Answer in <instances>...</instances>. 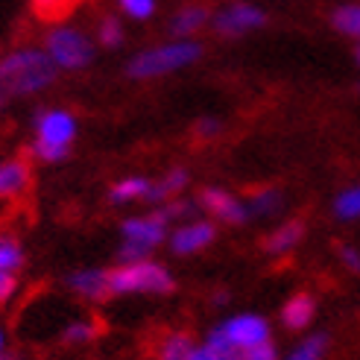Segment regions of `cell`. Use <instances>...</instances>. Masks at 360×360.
Masks as SVG:
<instances>
[{"label":"cell","mask_w":360,"mask_h":360,"mask_svg":"<svg viewBox=\"0 0 360 360\" xmlns=\"http://www.w3.org/2000/svg\"><path fill=\"white\" fill-rule=\"evenodd\" d=\"M340 258H343V264L349 269H354V273H360V252L352 249V246H340Z\"/></svg>","instance_id":"obj_32"},{"label":"cell","mask_w":360,"mask_h":360,"mask_svg":"<svg viewBox=\"0 0 360 360\" xmlns=\"http://www.w3.org/2000/svg\"><path fill=\"white\" fill-rule=\"evenodd\" d=\"M214 238H217V229H214L211 223H205V220H196V223H188V226L173 231L170 249L176 252V255H193V252L205 249Z\"/></svg>","instance_id":"obj_8"},{"label":"cell","mask_w":360,"mask_h":360,"mask_svg":"<svg viewBox=\"0 0 360 360\" xmlns=\"http://www.w3.org/2000/svg\"><path fill=\"white\" fill-rule=\"evenodd\" d=\"M153 182L143 176H129L112 188V202H132V200H147Z\"/></svg>","instance_id":"obj_17"},{"label":"cell","mask_w":360,"mask_h":360,"mask_svg":"<svg viewBox=\"0 0 360 360\" xmlns=\"http://www.w3.org/2000/svg\"><path fill=\"white\" fill-rule=\"evenodd\" d=\"M35 4V9H39V15H44V18H62V15H68L70 9H74L79 0H32Z\"/></svg>","instance_id":"obj_26"},{"label":"cell","mask_w":360,"mask_h":360,"mask_svg":"<svg viewBox=\"0 0 360 360\" xmlns=\"http://www.w3.org/2000/svg\"><path fill=\"white\" fill-rule=\"evenodd\" d=\"M167 235V223L165 220H158L155 214L153 217H129L123 223V238L126 240H132V243H141V246H155L161 243Z\"/></svg>","instance_id":"obj_10"},{"label":"cell","mask_w":360,"mask_h":360,"mask_svg":"<svg viewBox=\"0 0 360 360\" xmlns=\"http://www.w3.org/2000/svg\"><path fill=\"white\" fill-rule=\"evenodd\" d=\"M217 132H220V120H214V117H202L196 123V135L200 138H214Z\"/></svg>","instance_id":"obj_31"},{"label":"cell","mask_w":360,"mask_h":360,"mask_svg":"<svg viewBox=\"0 0 360 360\" xmlns=\"http://www.w3.org/2000/svg\"><path fill=\"white\" fill-rule=\"evenodd\" d=\"M6 103V97H4V91H0V105H4Z\"/></svg>","instance_id":"obj_36"},{"label":"cell","mask_w":360,"mask_h":360,"mask_svg":"<svg viewBox=\"0 0 360 360\" xmlns=\"http://www.w3.org/2000/svg\"><path fill=\"white\" fill-rule=\"evenodd\" d=\"M94 326L91 322H74V326H68L65 328V340L68 343H85V340H91L94 337Z\"/></svg>","instance_id":"obj_28"},{"label":"cell","mask_w":360,"mask_h":360,"mask_svg":"<svg viewBox=\"0 0 360 360\" xmlns=\"http://www.w3.org/2000/svg\"><path fill=\"white\" fill-rule=\"evenodd\" d=\"M44 53L59 70H85L94 62V41L82 30L59 24L44 35Z\"/></svg>","instance_id":"obj_4"},{"label":"cell","mask_w":360,"mask_h":360,"mask_svg":"<svg viewBox=\"0 0 360 360\" xmlns=\"http://www.w3.org/2000/svg\"><path fill=\"white\" fill-rule=\"evenodd\" d=\"M24 264V252L12 238H0V273H15Z\"/></svg>","instance_id":"obj_23"},{"label":"cell","mask_w":360,"mask_h":360,"mask_svg":"<svg viewBox=\"0 0 360 360\" xmlns=\"http://www.w3.org/2000/svg\"><path fill=\"white\" fill-rule=\"evenodd\" d=\"M334 214L340 220H357L360 217V185L343 191L334 200Z\"/></svg>","instance_id":"obj_21"},{"label":"cell","mask_w":360,"mask_h":360,"mask_svg":"<svg viewBox=\"0 0 360 360\" xmlns=\"http://www.w3.org/2000/svg\"><path fill=\"white\" fill-rule=\"evenodd\" d=\"M193 349L196 346L191 343L188 334H170V337H165V343L158 349V360H188Z\"/></svg>","instance_id":"obj_18"},{"label":"cell","mask_w":360,"mask_h":360,"mask_svg":"<svg viewBox=\"0 0 360 360\" xmlns=\"http://www.w3.org/2000/svg\"><path fill=\"white\" fill-rule=\"evenodd\" d=\"M191 214H193V205H191V202H173V205H165V208H161L155 217H158V220H165V223H170V220L191 217Z\"/></svg>","instance_id":"obj_29"},{"label":"cell","mask_w":360,"mask_h":360,"mask_svg":"<svg viewBox=\"0 0 360 360\" xmlns=\"http://www.w3.org/2000/svg\"><path fill=\"white\" fill-rule=\"evenodd\" d=\"M264 24H266V12L255 4H243V0L229 4L226 9L214 15V30L226 35V39H238V35H246L252 30H261Z\"/></svg>","instance_id":"obj_6"},{"label":"cell","mask_w":360,"mask_h":360,"mask_svg":"<svg viewBox=\"0 0 360 360\" xmlns=\"http://www.w3.org/2000/svg\"><path fill=\"white\" fill-rule=\"evenodd\" d=\"M173 276L155 261L126 264L109 273V293H170Z\"/></svg>","instance_id":"obj_5"},{"label":"cell","mask_w":360,"mask_h":360,"mask_svg":"<svg viewBox=\"0 0 360 360\" xmlns=\"http://www.w3.org/2000/svg\"><path fill=\"white\" fill-rule=\"evenodd\" d=\"M59 68L39 47H18L0 59V91L4 97H30L56 82Z\"/></svg>","instance_id":"obj_1"},{"label":"cell","mask_w":360,"mask_h":360,"mask_svg":"<svg viewBox=\"0 0 360 360\" xmlns=\"http://www.w3.org/2000/svg\"><path fill=\"white\" fill-rule=\"evenodd\" d=\"M354 59H357V65H360V44L354 47Z\"/></svg>","instance_id":"obj_34"},{"label":"cell","mask_w":360,"mask_h":360,"mask_svg":"<svg viewBox=\"0 0 360 360\" xmlns=\"http://www.w3.org/2000/svg\"><path fill=\"white\" fill-rule=\"evenodd\" d=\"M217 331H220L238 352H246V349L261 346V343H266V340H269V326H266V319H261V316H255V314L231 316V319L223 322Z\"/></svg>","instance_id":"obj_7"},{"label":"cell","mask_w":360,"mask_h":360,"mask_svg":"<svg viewBox=\"0 0 360 360\" xmlns=\"http://www.w3.org/2000/svg\"><path fill=\"white\" fill-rule=\"evenodd\" d=\"M202 205L214 214V217H220L226 223H246L249 220L246 205L238 202V196H231L220 188H205L202 191Z\"/></svg>","instance_id":"obj_9"},{"label":"cell","mask_w":360,"mask_h":360,"mask_svg":"<svg viewBox=\"0 0 360 360\" xmlns=\"http://www.w3.org/2000/svg\"><path fill=\"white\" fill-rule=\"evenodd\" d=\"M200 59H202V44L196 39H173L167 44H155L135 53L129 65H126V74L132 79H158L176 74L182 68H191Z\"/></svg>","instance_id":"obj_2"},{"label":"cell","mask_w":360,"mask_h":360,"mask_svg":"<svg viewBox=\"0 0 360 360\" xmlns=\"http://www.w3.org/2000/svg\"><path fill=\"white\" fill-rule=\"evenodd\" d=\"M326 346H328V337L326 334H314V337L304 340V343L287 360H319L322 354H326Z\"/></svg>","instance_id":"obj_24"},{"label":"cell","mask_w":360,"mask_h":360,"mask_svg":"<svg viewBox=\"0 0 360 360\" xmlns=\"http://www.w3.org/2000/svg\"><path fill=\"white\" fill-rule=\"evenodd\" d=\"M211 21V12L202 4H185L182 9H176L170 18V32L176 39H193L205 24Z\"/></svg>","instance_id":"obj_11"},{"label":"cell","mask_w":360,"mask_h":360,"mask_svg":"<svg viewBox=\"0 0 360 360\" xmlns=\"http://www.w3.org/2000/svg\"><path fill=\"white\" fill-rule=\"evenodd\" d=\"M314 311H316V302L314 296L308 293H296L290 302L284 304V311H281V322L290 331H302V328H308V322L314 319Z\"/></svg>","instance_id":"obj_12"},{"label":"cell","mask_w":360,"mask_h":360,"mask_svg":"<svg viewBox=\"0 0 360 360\" xmlns=\"http://www.w3.org/2000/svg\"><path fill=\"white\" fill-rule=\"evenodd\" d=\"M302 235H304V229H302V223H284L281 229H276L273 235L266 238V252H273V255H281V252H290L299 240H302Z\"/></svg>","instance_id":"obj_16"},{"label":"cell","mask_w":360,"mask_h":360,"mask_svg":"<svg viewBox=\"0 0 360 360\" xmlns=\"http://www.w3.org/2000/svg\"><path fill=\"white\" fill-rule=\"evenodd\" d=\"M30 182V170L24 161H0V196H12V193H21Z\"/></svg>","instance_id":"obj_14"},{"label":"cell","mask_w":360,"mask_h":360,"mask_svg":"<svg viewBox=\"0 0 360 360\" xmlns=\"http://www.w3.org/2000/svg\"><path fill=\"white\" fill-rule=\"evenodd\" d=\"M147 252H150V246H141V243L126 240V243L120 246V252H117V258H120L123 264H138V261H147Z\"/></svg>","instance_id":"obj_27"},{"label":"cell","mask_w":360,"mask_h":360,"mask_svg":"<svg viewBox=\"0 0 360 360\" xmlns=\"http://www.w3.org/2000/svg\"><path fill=\"white\" fill-rule=\"evenodd\" d=\"M0 354H4V331H0Z\"/></svg>","instance_id":"obj_35"},{"label":"cell","mask_w":360,"mask_h":360,"mask_svg":"<svg viewBox=\"0 0 360 360\" xmlns=\"http://www.w3.org/2000/svg\"><path fill=\"white\" fill-rule=\"evenodd\" d=\"M331 27L340 35H349V39L360 41V4H343L331 12Z\"/></svg>","instance_id":"obj_15"},{"label":"cell","mask_w":360,"mask_h":360,"mask_svg":"<svg viewBox=\"0 0 360 360\" xmlns=\"http://www.w3.org/2000/svg\"><path fill=\"white\" fill-rule=\"evenodd\" d=\"M77 138V117L65 109H44L35 117V143L32 153L47 165L62 161Z\"/></svg>","instance_id":"obj_3"},{"label":"cell","mask_w":360,"mask_h":360,"mask_svg":"<svg viewBox=\"0 0 360 360\" xmlns=\"http://www.w3.org/2000/svg\"><path fill=\"white\" fill-rule=\"evenodd\" d=\"M12 290H15V278H12V273H0V302L9 299Z\"/></svg>","instance_id":"obj_33"},{"label":"cell","mask_w":360,"mask_h":360,"mask_svg":"<svg viewBox=\"0 0 360 360\" xmlns=\"http://www.w3.org/2000/svg\"><path fill=\"white\" fill-rule=\"evenodd\" d=\"M68 284L74 287L79 296L97 302L109 293V273H100V269H79V273H74L68 278Z\"/></svg>","instance_id":"obj_13"},{"label":"cell","mask_w":360,"mask_h":360,"mask_svg":"<svg viewBox=\"0 0 360 360\" xmlns=\"http://www.w3.org/2000/svg\"><path fill=\"white\" fill-rule=\"evenodd\" d=\"M281 208V193L278 191H261L252 196V202L246 205L249 217H269V214H276Z\"/></svg>","instance_id":"obj_20"},{"label":"cell","mask_w":360,"mask_h":360,"mask_svg":"<svg viewBox=\"0 0 360 360\" xmlns=\"http://www.w3.org/2000/svg\"><path fill=\"white\" fill-rule=\"evenodd\" d=\"M117 6L132 18V21H150L155 15L158 0H117Z\"/></svg>","instance_id":"obj_25"},{"label":"cell","mask_w":360,"mask_h":360,"mask_svg":"<svg viewBox=\"0 0 360 360\" xmlns=\"http://www.w3.org/2000/svg\"><path fill=\"white\" fill-rule=\"evenodd\" d=\"M188 185V173L182 170V167H176L173 173H167L165 179H161V182L158 185H153L150 188V193H147V200H167V196H173V193H179V191H182Z\"/></svg>","instance_id":"obj_19"},{"label":"cell","mask_w":360,"mask_h":360,"mask_svg":"<svg viewBox=\"0 0 360 360\" xmlns=\"http://www.w3.org/2000/svg\"><path fill=\"white\" fill-rule=\"evenodd\" d=\"M97 39H100V44H103V47H109V50H115V47H120V44H123V27H120V21H117L115 15H105L103 21H100Z\"/></svg>","instance_id":"obj_22"},{"label":"cell","mask_w":360,"mask_h":360,"mask_svg":"<svg viewBox=\"0 0 360 360\" xmlns=\"http://www.w3.org/2000/svg\"><path fill=\"white\" fill-rule=\"evenodd\" d=\"M0 360H9V357H4V354H0Z\"/></svg>","instance_id":"obj_37"},{"label":"cell","mask_w":360,"mask_h":360,"mask_svg":"<svg viewBox=\"0 0 360 360\" xmlns=\"http://www.w3.org/2000/svg\"><path fill=\"white\" fill-rule=\"evenodd\" d=\"M240 360H278V354H276V346L266 340V343H261V346L246 349V352L240 354Z\"/></svg>","instance_id":"obj_30"}]
</instances>
